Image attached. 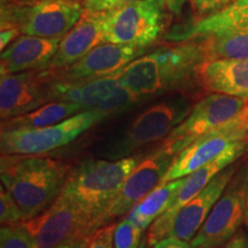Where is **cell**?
<instances>
[{
  "mask_svg": "<svg viewBox=\"0 0 248 248\" xmlns=\"http://www.w3.org/2000/svg\"><path fill=\"white\" fill-rule=\"evenodd\" d=\"M67 170L66 164L40 154H1V183L17 203L23 221L44 212L61 194Z\"/></svg>",
  "mask_w": 248,
  "mask_h": 248,
  "instance_id": "cell-1",
  "label": "cell"
},
{
  "mask_svg": "<svg viewBox=\"0 0 248 248\" xmlns=\"http://www.w3.org/2000/svg\"><path fill=\"white\" fill-rule=\"evenodd\" d=\"M138 163L137 156L111 161H84L66 178L61 194L89 217L97 231L101 214L116 197Z\"/></svg>",
  "mask_w": 248,
  "mask_h": 248,
  "instance_id": "cell-2",
  "label": "cell"
},
{
  "mask_svg": "<svg viewBox=\"0 0 248 248\" xmlns=\"http://www.w3.org/2000/svg\"><path fill=\"white\" fill-rule=\"evenodd\" d=\"M107 115L97 109L79 111L69 119L44 128L1 130V154L37 155L51 152L74 141Z\"/></svg>",
  "mask_w": 248,
  "mask_h": 248,
  "instance_id": "cell-3",
  "label": "cell"
},
{
  "mask_svg": "<svg viewBox=\"0 0 248 248\" xmlns=\"http://www.w3.org/2000/svg\"><path fill=\"white\" fill-rule=\"evenodd\" d=\"M195 38L204 46L208 60L230 58L248 60V8L234 4L198 21L178 39Z\"/></svg>",
  "mask_w": 248,
  "mask_h": 248,
  "instance_id": "cell-4",
  "label": "cell"
},
{
  "mask_svg": "<svg viewBox=\"0 0 248 248\" xmlns=\"http://www.w3.org/2000/svg\"><path fill=\"white\" fill-rule=\"evenodd\" d=\"M248 98L214 93L193 107L186 119L179 122L166 137L162 148L177 155L201 136L230 123L244 114Z\"/></svg>",
  "mask_w": 248,
  "mask_h": 248,
  "instance_id": "cell-5",
  "label": "cell"
},
{
  "mask_svg": "<svg viewBox=\"0 0 248 248\" xmlns=\"http://www.w3.org/2000/svg\"><path fill=\"white\" fill-rule=\"evenodd\" d=\"M248 167H243L226 186L201 229L191 240L192 248H217L229 240L245 222Z\"/></svg>",
  "mask_w": 248,
  "mask_h": 248,
  "instance_id": "cell-6",
  "label": "cell"
},
{
  "mask_svg": "<svg viewBox=\"0 0 248 248\" xmlns=\"http://www.w3.org/2000/svg\"><path fill=\"white\" fill-rule=\"evenodd\" d=\"M22 224L38 248H55L79 238H90L95 232L89 217L63 194Z\"/></svg>",
  "mask_w": 248,
  "mask_h": 248,
  "instance_id": "cell-7",
  "label": "cell"
},
{
  "mask_svg": "<svg viewBox=\"0 0 248 248\" xmlns=\"http://www.w3.org/2000/svg\"><path fill=\"white\" fill-rule=\"evenodd\" d=\"M162 9L153 0H138L110 11L105 23L104 43L144 47L162 30Z\"/></svg>",
  "mask_w": 248,
  "mask_h": 248,
  "instance_id": "cell-8",
  "label": "cell"
},
{
  "mask_svg": "<svg viewBox=\"0 0 248 248\" xmlns=\"http://www.w3.org/2000/svg\"><path fill=\"white\" fill-rule=\"evenodd\" d=\"M247 151L248 139L232 145L222 154H219L216 159L212 160L210 162L200 167L199 169L194 170L187 176H185L182 187L179 188L178 193L176 194L175 199L171 201L168 209L163 214H161L151 225L147 234L148 245L154 246L157 241L169 237L172 222L179 210L186 203L190 202L194 197H197L219 172H222L225 168L231 166L235 160L239 159L241 155H244Z\"/></svg>",
  "mask_w": 248,
  "mask_h": 248,
  "instance_id": "cell-9",
  "label": "cell"
},
{
  "mask_svg": "<svg viewBox=\"0 0 248 248\" xmlns=\"http://www.w3.org/2000/svg\"><path fill=\"white\" fill-rule=\"evenodd\" d=\"M177 155L162 147L137 164L124 182L116 197L108 204L98 221V228L106 225L117 217L128 214L136 204L160 184Z\"/></svg>",
  "mask_w": 248,
  "mask_h": 248,
  "instance_id": "cell-10",
  "label": "cell"
},
{
  "mask_svg": "<svg viewBox=\"0 0 248 248\" xmlns=\"http://www.w3.org/2000/svg\"><path fill=\"white\" fill-rule=\"evenodd\" d=\"M247 139L248 131L245 124L244 111L243 115L238 119L201 136L178 153L160 184L185 177L188 173L216 159L232 145Z\"/></svg>",
  "mask_w": 248,
  "mask_h": 248,
  "instance_id": "cell-11",
  "label": "cell"
},
{
  "mask_svg": "<svg viewBox=\"0 0 248 248\" xmlns=\"http://www.w3.org/2000/svg\"><path fill=\"white\" fill-rule=\"evenodd\" d=\"M185 115L186 108L170 102H161L147 108L110 148L108 156L113 160L123 159L133 151L167 137Z\"/></svg>",
  "mask_w": 248,
  "mask_h": 248,
  "instance_id": "cell-12",
  "label": "cell"
},
{
  "mask_svg": "<svg viewBox=\"0 0 248 248\" xmlns=\"http://www.w3.org/2000/svg\"><path fill=\"white\" fill-rule=\"evenodd\" d=\"M142 53L144 47L101 43L70 66L61 69L46 68L45 70L51 79L74 82L99 78L120 73L124 67Z\"/></svg>",
  "mask_w": 248,
  "mask_h": 248,
  "instance_id": "cell-13",
  "label": "cell"
},
{
  "mask_svg": "<svg viewBox=\"0 0 248 248\" xmlns=\"http://www.w3.org/2000/svg\"><path fill=\"white\" fill-rule=\"evenodd\" d=\"M46 70L4 74L0 77L1 121L23 115L51 102Z\"/></svg>",
  "mask_w": 248,
  "mask_h": 248,
  "instance_id": "cell-14",
  "label": "cell"
},
{
  "mask_svg": "<svg viewBox=\"0 0 248 248\" xmlns=\"http://www.w3.org/2000/svg\"><path fill=\"white\" fill-rule=\"evenodd\" d=\"M76 0H40L30 7H18L21 32L43 38H62L82 16Z\"/></svg>",
  "mask_w": 248,
  "mask_h": 248,
  "instance_id": "cell-15",
  "label": "cell"
},
{
  "mask_svg": "<svg viewBox=\"0 0 248 248\" xmlns=\"http://www.w3.org/2000/svg\"><path fill=\"white\" fill-rule=\"evenodd\" d=\"M110 11H92L84 8L75 26L62 37L47 69H61L75 63L91 49L104 43L105 23Z\"/></svg>",
  "mask_w": 248,
  "mask_h": 248,
  "instance_id": "cell-16",
  "label": "cell"
},
{
  "mask_svg": "<svg viewBox=\"0 0 248 248\" xmlns=\"http://www.w3.org/2000/svg\"><path fill=\"white\" fill-rule=\"evenodd\" d=\"M237 164L229 166L219 172L197 197L186 203L173 219L169 235L191 243L237 172Z\"/></svg>",
  "mask_w": 248,
  "mask_h": 248,
  "instance_id": "cell-17",
  "label": "cell"
},
{
  "mask_svg": "<svg viewBox=\"0 0 248 248\" xmlns=\"http://www.w3.org/2000/svg\"><path fill=\"white\" fill-rule=\"evenodd\" d=\"M119 73L115 75L99 77L84 80H59L49 78V98L51 101L73 102L79 105L84 110H99L120 90Z\"/></svg>",
  "mask_w": 248,
  "mask_h": 248,
  "instance_id": "cell-18",
  "label": "cell"
},
{
  "mask_svg": "<svg viewBox=\"0 0 248 248\" xmlns=\"http://www.w3.org/2000/svg\"><path fill=\"white\" fill-rule=\"evenodd\" d=\"M61 38L21 35L1 52L0 74L44 69L54 57Z\"/></svg>",
  "mask_w": 248,
  "mask_h": 248,
  "instance_id": "cell-19",
  "label": "cell"
},
{
  "mask_svg": "<svg viewBox=\"0 0 248 248\" xmlns=\"http://www.w3.org/2000/svg\"><path fill=\"white\" fill-rule=\"evenodd\" d=\"M197 76L201 85L210 92L248 98V60H207L200 66Z\"/></svg>",
  "mask_w": 248,
  "mask_h": 248,
  "instance_id": "cell-20",
  "label": "cell"
},
{
  "mask_svg": "<svg viewBox=\"0 0 248 248\" xmlns=\"http://www.w3.org/2000/svg\"><path fill=\"white\" fill-rule=\"evenodd\" d=\"M117 79L136 100L161 91L166 83L159 52L135 59L120 71Z\"/></svg>",
  "mask_w": 248,
  "mask_h": 248,
  "instance_id": "cell-21",
  "label": "cell"
},
{
  "mask_svg": "<svg viewBox=\"0 0 248 248\" xmlns=\"http://www.w3.org/2000/svg\"><path fill=\"white\" fill-rule=\"evenodd\" d=\"M184 178L182 177L164 184H159L140 202L136 204L126 216L145 231L161 214L168 209L179 188L182 187Z\"/></svg>",
  "mask_w": 248,
  "mask_h": 248,
  "instance_id": "cell-22",
  "label": "cell"
},
{
  "mask_svg": "<svg viewBox=\"0 0 248 248\" xmlns=\"http://www.w3.org/2000/svg\"><path fill=\"white\" fill-rule=\"evenodd\" d=\"M82 107L73 102L51 101L23 115L12 117L1 122V130L22 128H44L53 125L83 111Z\"/></svg>",
  "mask_w": 248,
  "mask_h": 248,
  "instance_id": "cell-23",
  "label": "cell"
},
{
  "mask_svg": "<svg viewBox=\"0 0 248 248\" xmlns=\"http://www.w3.org/2000/svg\"><path fill=\"white\" fill-rule=\"evenodd\" d=\"M144 230L125 216L114 230V248H139Z\"/></svg>",
  "mask_w": 248,
  "mask_h": 248,
  "instance_id": "cell-24",
  "label": "cell"
},
{
  "mask_svg": "<svg viewBox=\"0 0 248 248\" xmlns=\"http://www.w3.org/2000/svg\"><path fill=\"white\" fill-rule=\"evenodd\" d=\"M0 248H38L35 239L22 223L2 225L0 230Z\"/></svg>",
  "mask_w": 248,
  "mask_h": 248,
  "instance_id": "cell-25",
  "label": "cell"
},
{
  "mask_svg": "<svg viewBox=\"0 0 248 248\" xmlns=\"http://www.w3.org/2000/svg\"><path fill=\"white\" fill-rule=\"evenodd\" d=\"M23 221L22 213L4 185L0 187V222L2 225H14Z\"/></svg>",
  "mask_w": 248,
  "mask_h": 248,
  "instance_id": "cell-26",
  "label": "cell"
},
{
  "mask_svg": "<svg viewBox=\"0 0 248 248\" xmlns=\"http://www.w3.org/2000/svg\"><path fill=\"white\" fill-rule=\"evenodd\" d=\"M233 4V0H192V9L198 21L222 12L228 6Z\"/></svg>",
  "mask_w": 248,
  "mask_h": 248,
  "instance_id": "cell-27",
  "label": "cell"
},
{
  "mask_svg": "<svg viewBox=\"0 0 248 248\" xmlns=\"http://www.w3.org/2000/svg\"><path fill=\"white\" fill-rule=\"evenodd\" d=\"M114 230L115 224L101 226L91 235L88 248H114Z\"/></svg>",
  "mask_w": 248,
  "mask_h": 248,
  "instance_id": "cell-28",
  "label": "cell"
},
{
  "mask_svg": "<svg viewBox=\"0 0 248 248\" xmlns=\"http://www.w3.org/2000/svg\"><path fill=\"white\" fill-rule=\"evenodd\" d=\"M135 1L138 0H85L83 1V6L92 11H114Z\"/></svg>",
  "mask_w": 248,
  "mask_h": 248,
  "instance_id": "cell-29",
  "label": "cell"
},
{
  "mask_svg": "<svg viewBox=\"0 0 248 248\" xmlns=\"http://www.w3.org/2000/svg\"><path fill=\"white\" fill-rule=\"evenodd\" d=\"M20 26L11 22H1V32H0V49H1V52L9 44H12L20 36Z\"/></svg>",
  "mask_w": 248,
  "mask_h": 248,
  "instance_id": "cell-30",
  "label": "cell"
},
{
  "mask_svg": "<svg viewBox=\"0 0 248 248\" xmlns=\"http://www.w3.org/2000/svg\"><path fill=\"white\" fill-rule=\"evenodd\" d=\"M217 248H248V233L239 229L229 240Z\"/></svg>",
  "mask_w": 248,
  "mask_h": 248,
  "instance_id": "cell-31",
  "label": "cell"
},
{
  "mask_svg": "<svg viewBox=\"0 0 248 248\" xmlns=\"http://www.w3.org/2000/svg\"><path fill=\"white\" fill-rule=\"evenodd\" d=\"M162 11L168 12L170 14H181L183 7L187 0H153Z\"/></svg>",
  "mask_w": 248,
  "mask_h": 248,
  "instance_id": "cell-32",
  "label": "cell"
},
{
  "mask_svg": "<svg viewBox=\"0 0 248 248\" xmlns=\"http://www.w3.org/2000/svg\"><path fill=\"white\" fill-rule=\"evenodd\" d=\"M153 248H192L191 243L188 244V241L182 240L179 238L172 237V235H169V237L163 238L160 241H157L156 244L154 245Z\"/></svg>",
  "mask_w": 248,
  "mask_h": 248,
  "instance_id": "cell-33",
  "label": "cell"
},
{
  "mask_svg": "<svg viewBox=\"0 0 248 248\" xmlns=\"http://www.w3.org/2000/svg\"><path fill=\"white\" fill-rule=\"evenodd\" d=\"M90 238H79V239H76L74 241H70V243L63 244V245H61V246H58L55 248H88Z\"/></svg>",
  "mask_w": 248,
  "mask_h": 248,
  "instance_id": "cell-34",
  "label": "cell"
},
{
  "mask_svg": "<svg viewBox=\"0 0 248 248\" xmlns=\"http://www.w3.org/2000/svg\"><path fill=\"white\" fill-rule=\"evenodd\" d=\"M40 0H8L7 4L1 6H16V7H30V6L37 4Z\"/></svg>",
  "mask_w": 248,
  "mask_h": 248,
  "instance_id": "cell-35",
  "label": "cell"
},
{
  "mask_svg": "<svg viewBox=\"0 0 248 248\" xmlns=\"http://www.w3.org/2000/svg\"><path fill=\"white\" fill-rule=\"evenodd\" d=\"M233 4L235 6H238V7L248 8V0H235Z\"/></svg>",
  "mask_w": 248,
  "mask_h": 248,
  "instance_id": "cell-36",
  "label": "cell"
},
{
  "mask_svg": "<svg viewBox=\"0 0 248 248\" xmlns=\"http://www.w3.org/2000/svg\"><path fill=\"white\" fill-rule=\"evenodd\" d=\"M245 224L248 230V192H247V200H246V210H245Z\"/></svg>",
  "mask_w": 248,
  "mask_h": 248,
  "instance_id": "cell-37",
  "label": "cell"
},
{
  "mask_svg": "<svg viewBox=\"0 0 248 248\" xmlns=\"http://www.w3.org/2000/svg\"><path fill=\"white\" fill-rule=\"evenodd\" d=\"M245 124H246V128L248 131V104L246 106V109H245Z\"/></svg>",
  "mask_w": 248,
  "mask_h": 248,
  "instance_id": "cell-38",
  "label": "cell"
},
{
  "mask_svg": "<svg viewBox=\"0 0 248 248\" xmlns=\"http://www.w3.org/2000/svg\"><path fill=\"white\" fill-rule=\"evenodd\" d=\"M139 248H146V240H142V243Z\"/></svg>",
  "mask_w": 248,
  "mask_h": 248,
  "instance_id": "cell-39",
  "label": "cell"
},
{
  "mask_svg": "<svg viewBox=\"0 0 248 248\" xmlns=\"http://www.w3.org/2000/svg\"><path fill=\"white\" fill-rule=\"evenodd\" d=\"M7 2H8V0H1V5L7 4Z\"/></svg>",
  "mask_w": 248,
  "mask_h": 248,
  "instance_id": "cell-40",
  "label": "cell"
},
{
  "mask_svg": "<svg viewBox=\"0 0 248 248\" xmlns=\"http://www.w3.org/2000/svg\"><path fill=\"white\" fill-rule=\"evenodd\" d=\"M76 1H79V0H76Z\"/></svg>",
  "mask_w": 248,
  "mask_h": 248,
  "instance_id": "cell-41",
  "label": "cell"
},
{
  "mask_svg": "<svg viewBox=\"0 0 248 248\" xmlns=\"http://www.w3.org/2000/svg\"><path fill=\"white\" fill-rule=\"evenodd\" d=\"M83 1H85V0H83Z\"/></svg>",
  "mask_w": 248,
  "mask_h": 248,
  "instance_id": "cell-42",
  "label": "cell"
}]
</instances>
